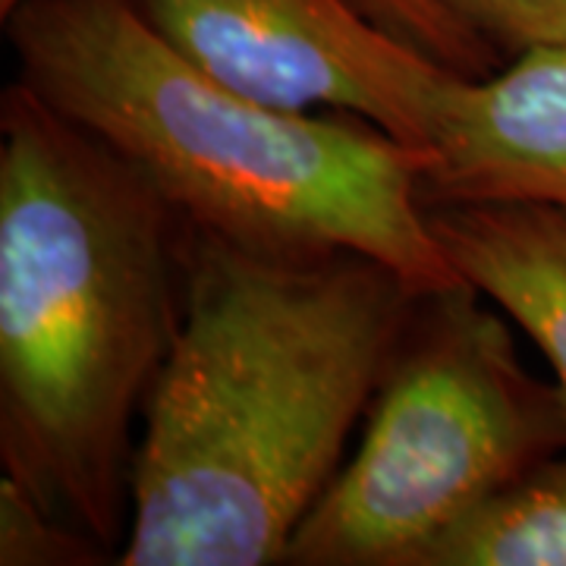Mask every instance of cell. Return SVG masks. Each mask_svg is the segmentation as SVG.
Here are the masks:
<instances>
[{
    "mask_svg": "<svg viewBox=\"0 0 566 566\" xmlns=\"http://www.w3.org/2000/svg\"><path fill=\"white\" fill-rule=\"evenodd\" d=\"M416 300L359 252L196 233L180 327L142 406L117 564H286Z\"/></svg>",
    "mask_w": 566,
    "mask_h": 566,
    "instance_id": "cell-1",
    "label": "cell"
},
{
    "mask_svg": "<svg viewBox=\"0 0 566 566\" xmlns=\"http://www.w3.org/2000/svg\"><path fill=\"white\" fill-rule=\"evenodd\" d=\"M196 230L22 80L0 98V463L120 551L133 422L177 337Z\"/></svg>",
    "mask_w": 566,
    "mask_h": 566,
    "instance_id": "cell-2",
    "label": "cell"
},
{
    "mask_svg": "<svg viewBox=\"0 0 566 566\" xmlns=\"http://www.w3.org/2000/svg\"><path fill=\"white\" fill-rule=\"evenodd\" d=\"M3 25L20 80L133 164L196 233L290 255L359 252L419 293L463 283L428 227L424 148L211 80L129 0H22Z\"/></svg>",
    "mask_w": 566,
    "mask_h": 566,
    "instance_id": "cell-3",
    "label": "cell"
},
{
    "mask_svg": "<svg viewBox=\"0 0 566 566\" xmlns=\"http://www.w3.org/2000/svg\"><path fill=\"white\" fill-rule=\"evenodd\" d=\"M469 283L419 293L368 403L359 450L296 528L293 566H412L526 469L566 450V400L516 356Z\"/></svg>",
    "mask_w": 566,
    "mask_h": 566,
    "instance_id": "cell-4",
    "label": "cell"
},
{
    "mask_svg": "<svg viewBox=\"0 0 566 566\" xmlns=\"http://www.w3.org/2000/svg\"><path fill=\"white\" fill-rule=\"evenodd\" d=\"M177 54L255 102L346 114L428 151L457 76L356 0H129Z\"/></svg>",
    "mask_w": 566,
    "mask_h": 566,
    "instance_id": "cell-5",
    "label": "cell"
},
{
    "mask_svg": "<svg viewBox=\"0 0 566 566\" xmlns=\"http://www.w3.org/2000/svg\"><path fill=\"white\" fill-rule=\"evenodd\" d=\"M428 155L424 208H566V44L523 51L488 76L457 73L438 104Z\"/></svg>",
    "mask_w": 566,
    "mask_h": 566,
    "instance_id": "cell-6",
    "label": "cell"
},
{
    "mask_svg": "<svg viewBox=\"0 0 566 566\" xmlns=\"http://www.w3.org/2000/svg\"><path fill=\"white\" fill-rule=\"evenodd\" d=\"M457 277L501 305L547 356L566 400V208L469 202L428 208Z\"/></svg>",
    "mask_w": 566,
    "mask_h": 566,
    "instance_id": "cell-7",
    "label": "cell"
},
{
    "mask_svg": "<svg viewBox=\"0 0 566 566\" xmlns=\"http://www.w3.org/2000/svg\"><path fill=\"white\" fill-rule=\"evenodd\" d=\"M412 566H566V450L434 535Z\"/></svg>",
    "mask_w": 566,
    "mask_h": 566,
    "instance_id": "cell-8",
    "label": "cell"
},
{
    "mask_svg": "<svg viewBox=\"0 0 566 566\" xmlns=\"http://www.w3.org/2000/svg\"><path fill=\"white\" fill-rule=\"evenodd\" d=\"M107 547L88 532L54 516L10 475L0 482V564L85 566L107 560Z\"/></svg>",
    "mask_w": 566,
    "mask_h": 566,
    "instance_id": "cell-9",
    "label": "cell"
},
{
    "mask_svg": "<svg viewBox=\"0 0 566 566\" xmlns=\"http://www.w3.org/2000/svg\"><path fill=\"white\" fill-rule=\"evenodd\" d=\"M390 35L419 48L463 76H488L504 66L501 54L457 20L438 0H356Z\"/></svg>",
    "mask_w": 566,
    "mask_h": 566,
    "instance_id": "cell-10",
    "label": "cell"
},
{
    "mask_svg": "<svg viewBox=\"0 0 566 566\" xmlns=\"http://www.w3.org/2000/svg\"><path fill=\"white\" fill-rule=\"evenodd\" d=\"M501 61L542 44H566V0H438Z\"/></svg>",
    "mask_w": 566,
    "mask_h": 566,
    "instance_id": "cell-11",
    "label": "cell"
},
{
    "mask_svg": "<svg viewBox=\"0 0 566 566\" xmlns=\"http://www.w3.org/2000/svg\"><path fill=\"white\" fill-rule=\"evenodd\" d=\"M20 3H22V0H0V20H3V17H7L10 10H17Z\"/></svg>",
    "mask_w": 566,
    "mask_h": 566,
    "instance_id": "cell-12",
    "label": "cell"
}]
</instances>
